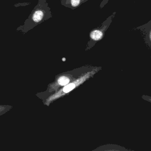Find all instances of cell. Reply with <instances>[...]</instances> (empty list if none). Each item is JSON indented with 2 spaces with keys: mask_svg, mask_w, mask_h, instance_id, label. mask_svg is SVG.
Here are the masks:
<instances>
[{
  "mask_svg": "<svg viewBox=\"0 0 151 151\" xmlns=\"http://www.w3.org/2000/svg\"><path fill=\"white\" fill-rule=\"evenodd\" d=\"M75 87V84H73V83H71V84H69V85H67L64 88V92H65V93H68V92H70V91L74 89Z\"/></svg>",
  "mask_w": 151,
  "mask_h": 151,
  "instance_id": "obj_6",
  "label": "cell"
},
{
  "mask_svg": "<svg viewBox=\"0 0 151 151\" xmlns=\"http://www.w3.org/2000/svg\"><path fill=\"white\" fill-rule=\"evenodd\" d=\"M134 30H140L144 36L145 42L151 47V20L145 25L134 28Z\"/></svg>",
  "mask_w": 151,
  "mask_h": 151,
  "instance_id": "obj_3",
  "label": "cell"
},
{
  "mask_svg": "<svg viewBox=\"0 0 151 151\" xmlns=\"http://www.w3.org/2000/svg\"><path fill=\"white\" fill-rule=\"evenodd\" d=\"M47 1L39 0L37 5L26 21L24 27L25 32L52 17L51 8L49 6Z\"/></svg>",
  "mask_w": 151,
  "mask_h": 151,
  "instance_id": "obj_1",
  "label": "cell"
},
{
  "mask_svg": "<svg viewBox=\"0 0 151 151\" xmlns=\"http://www.w3.org/2000/svg\"><path fill=\"white\" fill-rule=\"evenodd\" d=\"M116 12H113L105 21H104L99 26L94 28L89 33V39L87 44V48H90L98 41L102 40L106 32L107 31L112 22L113 20L116 15Z\"/></svg>",
  "mask_w": 151,
  "mask_h": 151,
  "instance_id": "obj_2",
  "label": "cell"
},
{
  "mask_svg": "<svg viewBox=\"0 0 151 151\" xmlns=\"http://www.w3.org/2000/svg\"><path fill=\"white\" fill-rule=\"evenodd\" d=\"M58 82L60 85H62V86H65L69 83L70 79L67 77L63 76V77H61V78H59Z\"/></svg>",
  "mask_w": 151,
  "mask_h": 151,
  "instance_id": "obj_5",
  "label": "cell"
},
{
  "mask_svg": "<svg viewBox=\"0 0 151 151\" xmlns=\"http://www.w3.org/2000/svg\"><path fill=\"white\" fill-rule=\"evenodd\" d=\"M89 0H61V4L72 10L80 7L82 4Z\"/></svg>",
  "mask_w": 151,
  "mask_h": 151,
  "instance_id": "obj_4",
  "label": "cell"
},
{
  "mask_svg": "<svg viewBox=\"0 0 151 151\" xmlns=\"http://www.w3.org/2000/svg\"><path fill=\"white\" fill-rule=\"evenodd\" d=\"M109 1L110 0H103L100 3V6H99L100 9H103L106 4H107Z\"/></svg>",
  "mask_w": 151,
  "mask_h": 151,
  "instance_id": "obj_7",
  "label": "cell"
}]
</instances>
